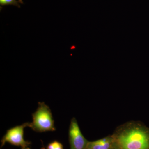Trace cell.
<instances>
[{
	"mask_svg": "<svg viewBox=\"0 0 149 149\" xmlns=\"http://www.w3.org/2000/svg\"><path fill=\"white\" fill-rule=\"evenodd\" d=\"M111 135L113 149H149V128L140 121L125 122Z\"/></svg>",
	"mask_w": 149,
	"mask_h": 149,
	"instance_id": "1",
	"label": "cell"
},
{
	"mask_svg": "<svg viewBox=\"0 0 149 149\" xmlns=\"http://www.w3.org/2000/svg\"><path fill=\"white\" fill-rule=\"evenodd\" d=\"M32 116L33 121L30 123V128L34 131L42 133L56 130L52 112L45 103L39 102L37 110Z\"/></svg>",
	"mask_w": 149,
	"mask_h": 149,
	"instance_id": "2",
	"label": "cell"
},
{
	"mask_svg": "<svg viewBox=\"0 0 149 149\" xmlns=\"http://www.w3.org/2000/svg\"><path fill=\"white\" fill-rule=\"evenodd\" d=\"M30 123H25L22 125H17L8 129L1 140V148L6 143L22 148L28 147L31 144L24 139V130L25 127H30Z\"/></svg>",
	"mask_w": 149,
	"mask_h": 149,
	"instance_id": "3",
	"label": "cell"
},
{
	"mask_svg": "<svg viewBox=\"0 0 149 149\" xmlns=\"http://www.w3.org/2000/svg\"><path fill=\"white\" fill-rule=\"evenodd\" d=\"M68 137L70 149H86L89 141L83 136L77 120L74 117L70 121Z\"/></svg>",
	"mask_w": 149,
	"mask_h": 149,
	"instance_id": "4",
	"label": "cell"
},
{
	"mask_svg": "<svg viewBox=\"0 0 149 149\" xmlns=\"http://www.w3.org/2000/svg\"><path fill=\"white\" fill-rule=\"evenodd\" d=\"M86 149H113L111 135L97 141H89Z\"/></svg>",
	"mask_w": 149,
	"mask_h": 149,
	"instance_id": "5",
	"label": "cell"
},
{
	"mask_svg": "<svg viewBox=\"0 0 149 149\" xmlns=\"http://www.w3.org/2000/svg\"><path fill=\"white\" fill-rule=\"evenodd\" d=\"M19 2L17 0H0L1 6L13 5L20 8Z\"/></svg>",
	"mask_w": 149,
	"mask_h": 149,
	"instance_id": "6",
	"label": "cell"
},
{
	"mask_svg": "<svg viewBox=\"0 0 149 149\" xmlns=\"http://www.w3.org/2000/svg\"><path fill=\"white\" fill-rule=\"evenodd\" d=\"M47 149H63V145L58 141H55L48 144Z\"/></svg>",
	"mask_w": 149,
	"mask_h": 149,
	"instance_id": "7",
	"label": "cell"
},
{
	"mask_svg": "<svg viewBox=\"0 0 149 149\" xmlns=\"http://www.w3.org/2000/svg\"><path fill=\"white\" fill-rule=\"evenodd\" d=\"M17 1H18L19 2V3H23V1H22V0H17Z\"/></svg>",
	"mask_w": 149,
	"mask_h": 149,
	"instance_id": "8",
	"label": "cell"
},
{
	"mask_svg": "<svg viewBox=\"0 0 149 149\" xmlns=\"http://www.w3.org/2000/svg\"><path fill=\"white\" fill-rule=\"evenodd\" d=\"M22 149H31L30 148H28V147H26V148H22Z\"/></svg>",
	"mask_w": 149,
	"mask_h": 149,
	"instance_id": "9",
	"label": "cell"
}]
</instances>
